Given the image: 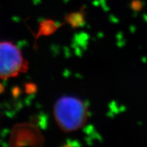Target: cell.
Instances as JSON below:
<instances>
[{"instance_id":"obj_1","label":"cell","mask_w":147,"mask_h":147,"mask_svg":"<svg viewBox=\"0 0 147 147\" xmlns=\"http://www.w3.org/2000/svg\"><path fill=\"white\" fill-rule=\"evenodd\" d=\"M89 111L86 104L73 96H63L54 106V117L62 131L72 132L80 129L88 120Z\"/></svg>"},{"instance_id":"obj_2","label":"cell","mask_w":147,"mask_h":147,"mask_svg":"<svg viewBox=\"0 0 147 147\" xmlns=\"http://www.w3.org/2000/svg\"><path fill=\"white\" fill-rule=\"evenodd\" d=\"M29 64L21 51L11 42L0 41V79L18 76L28 70Z\"/></svg>"},{"instance_id":"obj_3","label":"cell","mask_w":147,"mask_h":147,"mask_svg":"<svg viewBox=\"0 0 147 147\" xmlns=\"http://www.w3.org/2000/svg\"><path fill=\"white\" fill-rule=\"evenodd\" d=\"M10 142L12 146H42L44 138L39 129L34 125L20 123L12 128Z\"/></svg>"},{"instance_id":"obj_4","label":"cell","mask_w":147,"mask_h":147,"mask_svg":"<svg viewBox=\"0 0 147 147\" xmlns=\"http://www.w3.org/2000/svg\"><path fill=\"white\" fill-rule=\"evenodd\" d=\"M3 89H3V85L1 83H0V93H2V92L3 91Z\"/></svg>"}]
</instances>
